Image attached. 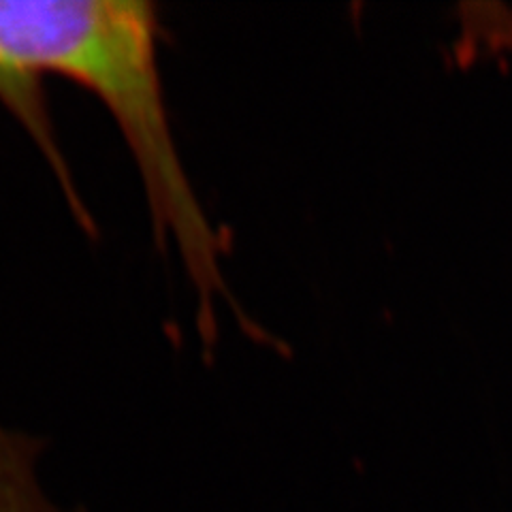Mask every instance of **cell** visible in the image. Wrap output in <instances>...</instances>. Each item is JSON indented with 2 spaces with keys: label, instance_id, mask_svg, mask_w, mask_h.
I'll use <instances>...</instances> for the list:
<instances>
[{
  "label": "cell",
  "instance_id": "obj_1",
  "mask_svg": "<svg viewBox=\"0 0 512 512\" xmlns=\"http://www.w3.org/2000/svg\"><path fill=\"white\" fill-rule=\"evenodd\" d=\"M45 75L86 88L116 120L146 188L156 239L178 248L201 297V323L212 329V301L222 293L220 244L173 141L156 7L143 0H0V105L45 158L75 222L90 231L94 218L60 146Z\"/></svg>",
  "mask_w": 512,
  "mask_h": 512
},
{
  "label": "cell",
  "instance_id": "obj_2",
  "mask_svg": "<svg viewBox=\"0 0 512 512\" xmlns=\"http://www.w3.org/2000/svg\"><path fill=\"white\" fill-rule=\"evenodd\" d=\"M41 451L39 438L0 423V512H82L47 498L37 474Z\"/></svg>",
  "mask_w": 512,
  "mask_h": 512
}]
</instances>
